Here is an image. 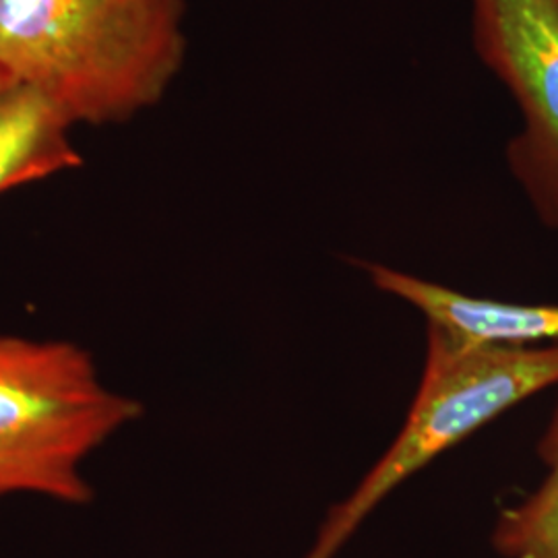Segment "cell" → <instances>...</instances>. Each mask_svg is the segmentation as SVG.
I'll return each mask as SVG.
<instances>
[{
  "instance_id": "5b68a950",
  "label": "cell",
  "mask_w": 558,
  "mask_h": 558,
  "mask_svg": "<svg viewBox=\"0 0 558 558\" xmlns=\"http://www.w3.org/2000/svg\"><path fill=\"white\" fill-rule=\"evenodd\" d=\"M375 288L405 300L430 325L474 343L544 345L558 343V304H511L476 299L387 265L362 263Z\"/></svg>"
},
{
  "instance_id": "7a4b0ae2",
  "label": "cell",
  "mask_w": 558,
  "mask_h": 558,
  "mask_svg": "<svg viewBox=\"0 0 558 558\" xmlns=\"http://www.w3.org/2000/svg\"><path fill=\"white\" fill-rule=\"evenodd\" d=\"M558 385V343H474L430 325L418 393L396 440L336 505L304 558H333L360 523L405 480L482 426Z\"/></svg>"
},
{
  "instance_id": "3957f363",
  "label": "cell",
  "mask_w": 558,
  "mask_h": 558,
  "mask_svg": "<svg viewBox=\"0 0 558 558\" xmlns=\"http://www.w3.org/2000/svg\"><path fill=\"white\" fill-rule=\"evenodd\" d=\"M141 416L71 341L0 336V499L32 493L81 505V465Z\"/></svg>"
},
{
  "instance_id": "6da1fadb",
  "label": "cell",
  "mask_w": 558,
  "mask_h": 558,
  "mask_svg": "<svg viewBox=\"0 0 558 558\" xmlns=\"http://www.w3.org/2000/svg\"><path fill=\"white\" fill-rule=\"evenodd\" d=\"M184 21L186 0H0V71L73 124H117L179 77Z\"/></svg>"
},
{
  "instance_id": "8992f818",
  "label": "cell",
  "mask_w": 558,
  "mask_h": 558,
  "mask_svg": "<svg viewBox=\"0 0 558 558\" xmlns=\"http://www.w3.org/2000/svg\"><path fill=\"white\" fill-rule=\"evenodd\" d=\"M73 122L32 85L0 87V195L83 166L71 141Z\"/></svg>"
},
{
  "instance_id": "52a82bcc",
  "label": "cell",
  "mask_w": 558,
  "mask_h": 558,
  "mask_svg": "<svg viewBox=\"0 0 558 558\" xmlns=\"http://www.w3.org/2000/svg\"><path fill=\"white\" fill-rule=\"evenodd\" d=\"M536 451L546 478L527 499L505 509L493 532V546L505 558H558V401Z\"/></svg>"
},
{
  "instance_id": "277c9868",
  "label": "cell",
  "mask_w": 558,
  "mask_h": 558,
  "mask_svg": "<svg viewBox=\"0 0 558 558\" xmlns=\"http://www.w3.org/2000/svg\"><path fill=\"white\" fill-rule=\"evenodd\" d=\"M480 62L521 114L507 166L538 220L558 230V0H470Z\"/></svg>"
}]
</instances>
